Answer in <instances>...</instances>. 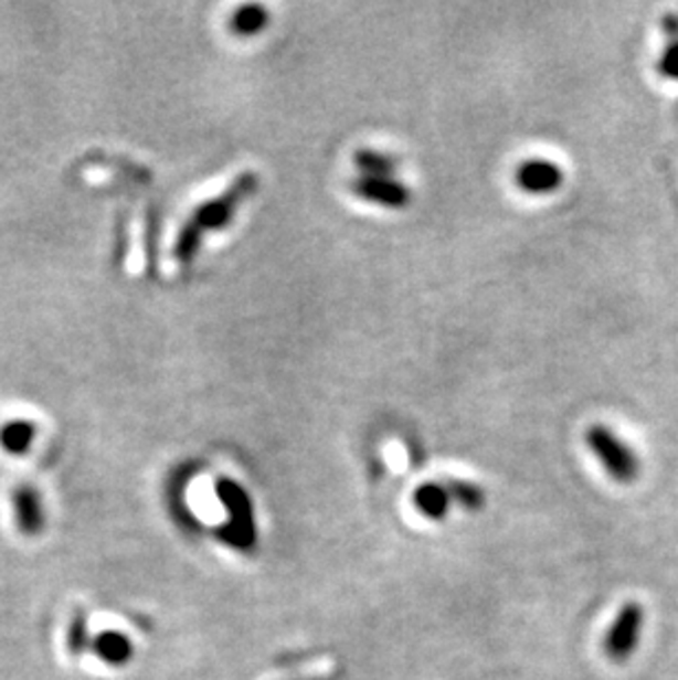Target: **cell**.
<instances>
[{
	"instance_id": "cell-11",
	"label": "cell",
	"mask_w": 678,
	"mask_h": 680,
	"mask_svg": "<svg viewBox=\"0 0 678 680\" xmlns=\"http://www.w3.org/2000/svg\"><path fill=\"white\" fill-rule=\"evenodd\" d=\"M269 22V13L261 4H245L232 18V29L241 35H254L263 31Z\"/></svg>"
},
{
	"instance_id": "cell-7",
	"label": "cell",
	"mask_w": 678,
	"mask_h": 680,
	"mask_svg": "<svg viewBox=\"0 0 678 680\" xmlns=\"http://www.w3.org/2000/svg\"><path fill=\"white\" fill-rule=\"evenodd\" d=\"M13 504H15L18 531H20L22 535H29V538L42 533V527H44V511H42L40 496H38L31 487H22V489L15 491Z\"/></svg>"
},
{
	"instance_id": "cell-12",
	"label": "cell",
	"mask_w": 678,
	"mask_h": 680,
	"mask_svg": "<svg viewBox=\"0 0 678 680\" xmlns=\"http://www.w3.org/2000/svg\"><path fill=\"white\" fill-rule=\"evenodd\" d=\"M447 493H449V498L458 500L463 507H467V509H472V511H476V509H480V507L485 504V493H483V489H478V487H474V485H469V482L449 480V482H447Z\"/></svg>"
},
{
	"instance_id": "cell-16",
	"label": "cell",
	"mask_w": 678,
	"mask_h": 680,
	"mask_svg": "<svg viewBox=\"0 0 678 680\" xmlns=\"http://www.w3.org/2000/svg\"><path fill=\"white\" fill-rule=\"evenodd\" d=\"M664 29H666V33H668V40H672V38H678L677 13H668V15L664 18Z\"/></svg>"
},
{
	"instance_id": "cell-8",
	"label": "cell",
	"mask_w": 678,
	"mask_h": 680,
	"mask_svg": "<svg viewBox=\"0 0 678 680\" xmlns=\"http://www.w3.org/2000/svg\"><path fill=\"white\" fill-rule=\"evenodd\" d=\"M95 657H99L104 663L108 666H124L133 659V644L128 637H124L121 633L115 630H106L102 635H97L91 644Z\"/></svg>"
},
{
	"instance_id": "cell-1",
	"label": "cell",
	"mask_w": 678,
	"mask_h": 680,
	"mask_svg": "<svg viewBox=\"0 0 678 680\" xmlns=\"http://www.w3.org/2000/svg\"><path fill=\"white\" fill-rule=\"evenodd\" d=\"M256 188H258V174L245 172L219 199L201 205L179 234V241H177V247H174L177 258L181 263H190L194 258V254L199 252L203 234L212 232V230H223L234 219L236 208L245 199H250L256 192Z\"/></svg>"
},
{
	"instance_id": "cell-5",
	"label": "cell",
	"mask_w": 678,
	"mask_h": 680,
	"mask_svg": "<svg viewBox=\"0 0 678 680\" xmlns=\"http://www.w3.org/2000/svg\"><path fill=\"white\" fill-rule=\"evenodd\" d=\"M352 192L359 199L383 205V208H405L410 203V190L394 179L359 177L352 183Z\"/></svg>"
},
{
	"instance_id": "cell-9",
	"label": "cell",
	"mask_w": 678,
	"mask_h": 680,
	"mask_svg": "<svg viewBox=\"0 0 678 680\" xmlns=\"http://www.w3.org/2000/svg\"><path fill=\"white\" fill-rule=\"evenodd\" d=\"M414 504L416 509L432 518V520H441L447 516V507H449V493L445 487L430 482V485H421L414 493Z\"/></svg>"
},
{
	"instance_id": "cell-15",
	"label": "cell",
	"mask_w": 678,
	"mask_h": 680,
	"mask_svg": "<svg viewBox=\"0 0 678 680\" xmlns=\"http://www.w3.org/2000/svg\"><path fill=\"white\" fill-rule=\"evenodd\" d=\"M31 429L24 425H11L2 432V445L11 451H24L29 447Z\"/></svg>"
},
{
	"instance_id": "cell-10",
	"label": "cell",
	"mask_w": 678,
	"mask_h": 680,
	"mask_svg": "<svg viewBox=\"0 0 678 680\" xmlns=\"http://www.w3.org/2000/svg\"><path fill=\"white\" fill-rule=\"evenodd\" d=\"M354 166L361 170V177H374V179H392L396 170V161L383 152L374 150H359L352 157Z\"/></svg>"
},
{
	"instance_id": "cell-6",
	"label": "cell",
	"mask_w": 678,
	"mask_h": 680,
	"mask_svg": "<svg viewBox=\"0 0 678 680\" xmlns=\"http://www.w3.org/2000/svg\"><path fill=\"white\" fill-rule=\"evenodd\" d=\"M564 183V172L558 163L531 159L518 168V185L529 194H549Z\"/></svg>"
},
{
	"instance_id": "cell-13",
	"label": "cell",
	"mask_w": 678,
	"mask_h": 680,
	"mask_svg": "<svg viewBox=\"0 0 678 680\" xmlns=\"http://www.w3.org/2000/svg\"><path fill=\"white\" fill-rule=\"evenodd\" d=\"M657 71L668 77V79H677L678 82V38L668 40V46L664 49L659 62H657Z\"/></svg>"
},
{
	"instance_id": "cell-14",
	"label": "cell",
	"mask_w": 678,
	"mask_h": 680,
	"mask_svg": "<svg viewBox=\"0 0 678 680\" xmlns=\"http://www.w3.org/2000/svg\"><path fill=\"white\" fill-rule=\"evenodd\" d=\"M88 646V637H86V617L82 613H77V617L73 619L71 628H68V650L71 655H82Z\"/></svg>"
},
{
	"instance_id": "cell-3",
	"label": "cell",
	"mask_w": 678,
	"mask_h": 680,
	"mask_svg": "<svg viewBox=\"0 0 678 680\" xmlns=\"http://www.w3.org/2000/svg\"><path fill=\"white\" fill-rule=\"evenodd\" d=\"M216 493L227 509L230 522L221 531L227 544L239 551H250L256 542V524H254V507L247 491L234 480H219Z\"/></svg>"
},
{
	"instance_id": "cell-4",
	"label": "cell",
	"mask_w": 678,
	"mask_h": 680,
	"mask_svg": "<svg viewBox=\"0 0 678 680\" xmlns=\"http://www.w3.org/2000/svg\"><path fill=\"white\" fill-rule=\"evenodd\" d=\"M644 621H646V610L642 604L637 602H628L622 606V610L617 613L608 635H606V657L615 663H626L639 641H642V633H644Z\"/></svg>"
},
{
	"instance_id": "cell-2",
	"label": "cell",
	"mask_w": 678,
	"mask_h": 680,
	"mask_svg": "<svg viewBox=\"0 0 678 680\" xmlns=\"http://www.w3.org/2000/svg\"><path fill=\"white\" fill-rule=\"evenodd\" d=\"M586 445L600 460V465L606 469V474L622 485H631L639 478L642 460L635 454V449L617 436L606 425H593L586 432Z\"/></svg>"
}]
</instances>
